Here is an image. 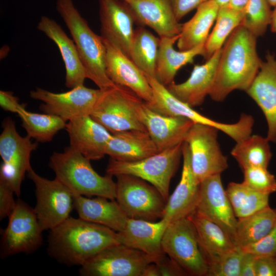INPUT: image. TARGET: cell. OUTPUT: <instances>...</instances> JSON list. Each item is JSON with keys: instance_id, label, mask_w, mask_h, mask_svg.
<instances>
[{"instance_id": "cell-1", "label": "cell", "mask_w": 276, "mask_h": 276, "mask_svg": "<svg viewBox=\"0 0 276 276\" xmlns=\"http://www.w3.org/2000/svg\"><path fill=\"white\" fill-rule=\"evenodd\" d=\"M118 244V232L80 217H70L50 231L47 251L60 263L81 266L105 248Z\"/></svg>"}, {"instance_id": "cell-2", "label": "cell", "mask_w": 276, "mask_h": 276, "mask_svg": "<svg viewBox=\"0 0 276 276\" xmlns=\"http://www.w3.org/2000/svg\"><path fill=\"white\" fill-rule=\"evenodd\" d=\"M257 38L242 25L237 27L221 48L214 84L210 96L223 101L235 90L246 91L260 70Z\"/></svg>"}, {"instance_id": "cell-3", "label": "cell", "mask_w": 276, "mask_h": 276, "mask_svg": "<svg viewBox=\"0 0 276 276\" xmlns=\"http://www.w3.org/2000/svg\"><path fill=\"white\" fill-rule=\"evenodd\" d=\"M56 7L71 34L87 78L100 89L113 85L107 74L106 48L101 35L90 29L73 0H56Z\"/></svg>"}, {"instance_id": "cell-4", "label": "cell", "mask_w": 276, "mask_h": 276, "mask_svg": "<svg viewBox=\"0 0 276 276\" xmlns=\"http://www.w3.org/2000/svg\"><path fill=\"white\" fill-rule=\"evenodd\" d=\"M90 161L69 146L62 152H54L50 158L49 165L55 173V178L73 194L115 199L116 182L112 175H99L93 169Z\"/></svg>"}, {"instance_id": "cell-5", "label": "cell", "mask_w": 276, "mask_h": 276, "mask_svg": "<svg viewBox=\"0 0 276 276\" xmlns=\"http://www.w3.org/2000/svg\"><path fill=\"white\" fill-rule=\"evenodd\" d=\"M102 92L90 114L111 133L129 130H146L137 115L143 100L129 89L117 84Z\"/></svg>"}, {"instance_id": "cell-6", "label": "cell", "mask_w": 276, "mask_h": 276, "mask_svg": "<svg viewBox=\"0 0 276 276\" xmlns=\"http://www.w3.org/2000/svg\"><path fill=\"white\" fill-rule=\"evenodd\" d=\"M162 247L188 275H207L209 264L195 226L189 217L168 224L163 236Z\"/></svg>"}, {"instance_id": "cell-7", "label": "cell", "mask_w": 276, "mask_h": 276, "mask_svg": "<svg viewBox=\"0 0 276 276\" xmlns=\"http://www.w3.org/2000/svg\"><path fill=\"white\" fill-rule=\"evenodd\" d=\"M183 143L134 162H121L110 158L107 174L112 176L127 174L139 177L153 185L167 200L170 181L182 155Z\"/></svg>"}, {"instance_id": "cell-8", "label": "cell", "mask_w": 276, "mask_h": 276, "mask_svg": "<svg viewBox=\"0 0 276 276\" xmlns=\"http://www.w3.org/2000/svg\"><path fill=\"white\" fill-rule=\"evenodd\" d=\"M115 176V199L128 218L150 221L162 218L167 200L156 188L132 175Z\"/></svg>"}, {"instance_id": "cell-9", "label": "cell", "mask_w": 276, "mask_h": 276, "mask_svg": "<svg viewBox=\"0 0 276 276\" xmlns=\"http://www.w3.org/2000/svg\"><path fill=\"white\" fill-rule=\"evenodd\" d=\"M28 177L35 187L34 211L41 229L51 230L68 218L74 207L71 191L57 178L50 180L38 175L31 167Z\"/></svg>"}, {"instance_id": "cell-10", "label": "cell", "mask_w": 276, "mask_h": 276, "mask_svg": "<svg viewBox=\"0 0 276 276\" xmlns=\"http://www.w3.org/2000/svg\"><path fill=\"white\" fill-rule=\"evenodd\" d=\"M37 147L28 135L21 136L17 132L14 122L10 118L3 122L0 135V155L2 163L0 177L11 186L17 196L20 195L21 184L25 174L31 167V155Z\"/></svg>"}, {"instance_id": "cell-11", "label": "cell", "mask_w": 276, "mask_h": 276, "mask_svg": "<svg viewBox=\"0 0 276 276\" xmlns=\"http://www.w3.org/2000/svg\"><path fill=\"white\" fill-rule=\"evenodd\" d=\"M8 218V225L1 236V258L19 253L32 254L41 246L43 231L33 208L18 199Z\"/></svg>"}, {"instance_id": "cell-12", "label": "cell", "mask_w": 276, "mask_h": 276, "mask_svg": "<svg viewBox=\"0 0 276 276\" xmlns=\"http://www.w3.org/2000/svg\"><path fill=\"white\" fill-rule=\"evenodd\" d=\"M154 259L122 244L107 247L80 266L82 276H143Z\"/></svg>"}, {"instance_id": "cell-13", "label": "cell", "mask_w": 276, "mask_h": 276, "mask_svg": "<svg viewBox=\"0 0 276 276\" xmlns=\"http://www.w3.org/2000/svg\"><path fill=\"white\" fill-rule=\"evenodd\" d=\"M218 131L211 126L194 123L186 137L192 169L200 182L209 176L221 174L228 168L227 157L218 143Z\"/></svg>"}, {"instance_id": "cell-14", "label": "cell", "mask_w": 276, "mask_h": 276, "mask_svg": "<svg viewBox=\"0 0 276 276\" xmlns=\"http://www.w3.org/2000/svg\"><path fill=\"white\" fill-rule=\"evenodd\" d=\"M102 92L84 85L61 93H55L41 88L30 91L32 99L43 102L40 109L45 113L57 116L66 122L75 118L90 116Z\"/></svg>"}, {"instance_id": "cell-15", "label": "cell", "mask_w": 276, "mask_h": 276, "mask_svg": "<svg viewBox=\"0 0 276 276\" xmlns=\"http://www.w3.org/2000/svg\"><path fill=\"white\" fill-rule=\"evenodd\" d=\"M196 211L219 225L235 242L238 219L223 188L221 174L200 181Z\"/></svg>"}, {"instance_id": "cell-16", "label": "cell", "mask_w": 276, "mask_h": 276, "mask_svg": "<svg viewBox=\"0 0 276 276\" xmlns=\"http://www.w3.org/2000/svg\"><path fill=\"white\" fill-rule=\"evenodd\" d=\"M98 2L101 36L130 58L136 22L132 12L122 0H98Z\"/></svg>"}, {"instance_id": "cell-17", "label": "cell", "mask_w": 276, "mask_h": 276, "mask_svg": "<svg viewBox=\"0 0 276 276\" xmlns=\"http://www.w3.org/2000/svg\"><path fill=\"white\" fill-rule=\"evenodd\" d=\"M136 112L159 152L185 142L194 124L185 117L158 113L148 107L144 101L139 104Z\"/></svg>"}, {"instance_id": "cell-18", "label": "cell", "mask_w": 276, "mask_h": 276, "mask_svg": "<svg viewBox=\"0 0 276 276\" xmlns=\"http://www.w3.org/2000/svg\"><path fill=\"white\" fill-rule=\"evenodd\" d=\"M102 39L106 48V67L109 79L115 84L129 89L144 102H150L152 90L145 73L116 45Z\"/></svg>"}, {"instance_id": "cell-19", "label": "cell", "mask_w": 276, "mask_h": 276, "mask_svg": "<svg viewBox=\"0 0 276 276\" xmlns=\"http://www.w3.org/2000/svg\"><path fill=\"white\" fill-rule=\"evenodd\" d=\"M183 165L180 180L168 197L162 218L170 223L188 217L196 211L200 182L194 175L191 164L189 147L184 142L182 148Z\"/></svg>"}, {"instance_id": "cell-20", "label": "cell", "mask_w": 276, "mask_h": 276, "mask_svg": "<svg viewBox=\"0 0 276 276\" xmlns=\"http://www.w3.org/2000/svg\"><path fill=\"white\" fill-rule=\"evenodd\" d=\"M145 75L152 90V99L146 104L152 110L165 116L185 117L194 123L216 127L228 136H232L235 133V124L219 122L201 114L176 97L155 77Z\"/></svg>"}, {"instance_id": "cell-21", "label": "cell", "mask_w": 276, "mask_h": 276, "mask_svg": "<svg viewBox=\"0 0 276 276\" xmlns=\"http://www.w3.org/2000/svg\"><path fill=\"white\" fill-rule=\"evenodd\" d=\"M70 146L89 160H99L106 155L112 133L91 117L85 116L67 122Z\"/></svg>"}, {"instance_id": "cell-22", "label": "cell", "mask_w": 276, "mask_h": 276, "mask_svg": "<svg viewBox=\"0 0 276 276\" xmlns=\"http://www.w3.org/2000/svg\"><path fill=\"white\" fill-rule=\"evenodd\" d=\"M262 110L268 131L266 138L276 143V57L268 53L256 78L246 91Z\"/></svg>"}, {"instance_id": "cell-23", "label": "cell", "mask_w": 276, "mask_h": 276, "mask_svg": "<svg viewBox=\"0 0 276 276\" xmlns=\"http://www.w3.org/2000/svg\"><path fill=\"white\" fill-rule=\"evenodd\" d=\"M132 12L136 22L153 29L159 36L179 34L181 24L176 19L171 0H122Z\"/></svg>"}, {"instance_id": "cell-24", "label": "cell", "mask_w": 276, "mask_h": 276, "mask_svg": "<svg viewBox=\"0 0 276 276\" xmlns=\"http://www.w3.org/2000/svg\"><path fill=\"white\" fill-rule=\"evenodd\" d=\"M169 223L165 218L150 221L128 218L124 229L118 232L120 244L141 251L155 261L165 254L162 240Z\"/></svg>"}, {"instance_id": "cell-25", "label": "cell", "mask_w": 276, "mask_h": 276, "mask_svg": "<svg viewBox=\"0 0 276 276\" xmlns=\"http://www.w3.org/2000/svg\"><path fill=\"white\" fill-rule=\"evenodd\" d=\"M221 51H217L204 63L194 65L188 79L169 85V90L192 107L201 105L213 87Z\"/></svg>"}, {"instance_id": "cell-26", "label": "cell", "mask_w": 276, "mask_h": 276, "mask_svg": "<svg viewBox=\"0 0 276 276\" xmlns=\"http://www.w3.org/2000/svg\"><path fill=\"white\" fill-rule=\"evenodd\" d=\"M37 28L59 49L65 68L66 86L72 89L84 85L87 75L73 40L56 21L48 16L41 17Z\"/></svg>"}, {"instance_id": "cell-27", "label": "cell", "mask_w": 276, "mask_h": 276, "mask_svg": "<svg viewBox=\"0 0 276 276\" xmlns=\"http://www.w3.org/2000/svg\"><path fill=\"white\" fill-rule=\"evenodd\" d=\"M73 197L74 207L79 217L117 232L124 229L128 217L115 199L102 197L90 198L75 194Z\"/></svg>"}, {"instance_id": "cell-28", "label": "cell", "mask_w": 276, "mask_h": 276, "mask_svg": "<svg viewBox=\"0 0 276 276\" xmlns=\"http://www.w3.org/2000/svg\"><path fill=\"white\" fill-rule=\"evenodd\" d=\"M146 130H129L112 133L106 155L121 162H134L158 153Z\"/></svg>"}, {"instance_id": "cell-29", "label": "cell", "mask_w": 276, "mask_h": 276, "mask_svg": "<svg viewBox=\"0 0 276 276\" xmlns=\"http://www.w3.org/2000/svg\"><path fill=\"white\" fill-rule=\"evenodd\" d=\"M179 35L159 38L155 78L166 86L174 82L176 74L181 67L193 63L196 56L204 55V44L187 51L175 50L174 44Z\"/></svg>"}, {"instance_id": "cell-30", "label": "cell", "mask_w": 276, "mask_h": 276, "mask_svg": "<svg viewBox=\"0 0 276 276\" xmlns=\"http://www.w3.org/2000/svg\"><path fill=\"white\" fill-rule=\"evenodd\" d=\"M219 8L213 0H209L196 8L193 17L181 24L176 42L179 50H191L205 43L215 21Z\"/></svg>"}, {"instance_id": "cell-31", "label": "cell", "mask_w": 276, "mask_h": 276, "mask_svg": "<svg viewBox=\"0 0 276 276\" xmlns=\"http://www.w3.org/2000/svg\"><path fill=\"white\" fill-rule=\"evenodd\" d=\"M188 217L195 226L208 264L237 246L223 228L196 211Z\"/></svg>"}, {"instance_id": "cell-32", "label": "cell", "mask_w": 276, "mask_h": 276, "mask_svg": "<svg viewBox=\"0 0 276 276\" xmlns=\"http://www.w3.org/2000/svg\"><path fill=\"white\" fill-rule=\"evenodd\" d=\"M276 224V208L268 206L238 219L235 243L241 248L254 244L267 235Z\"/></svg>"}, {"instance_id": "cell-33", "label": "cell", "mask_w": 276, "mask_h": 276, "mask_svg": "<svg viewBox=\"0 0 276 276\" xmlns=\"http://www.w3.org/2000/svg\"><path fill=\"white\" fill-rule=\"evenodd\" d=\"M231 155L242 170L252 167L267 168L272 156L269 141L259 135H250L236 143Z\"/></svg>"}, {"instance_id": "cell-34", "label": "cell", "mask_w": 276, "mask_h": 276, "mask_svg": "<svg viewBox=\"0 0 276 276\" xmlns=\"http://www.w3.org/2000/svg\"><path fill=\"white\" fill-rule=\"evenodd\" d=\"M159 40L143 27L134 30L130 58L145 74L152 77L155 76Z\"/></svg>"}, {"instance_id": "cell-35", "label": "cell", "mask_w": 276, "mask_h": 276, "mask_svg": "<svg viewBox=\"0 0 276 276\" xmlns=\"http://www.w3.org/2000/svg\"><path fill=\"white\" fill-rule=\"evenodd\" d=\"M243 16L244 11L229 6L219 8L214 27L204 43L203 57L205 59L221 49L231 33L241 25Z\"/></svg>"}, {"instance_id": "cell-36", "label": "cell", "mask_w": 276, "mask_h": 276, "mask_svg": "<svg viewBox=\"0 0 276 276\" xmlns=\"http://www.w3.org/2000/svg\"><path fill=\"white\" fill-rule=\"evenodd\" d=\"M225 192L238 219L269 206V195L256 191L243 182H229Z\"/></svg>"}, {"instance_id": "cell-37", "label": "cell", "mask_w": 276, "mask_h": 276, "mask_svg": "<svg viewBox=\"0 0 276 276\" xmlns=\"http://www.w3.org/2000/svg\"><path fill=\"white\" fill-rule=\"evenodd\" d=\"M17 114L27 135L40 143L51 141L59 131L65 128L67 123L57 116L29 112L26 108Z\"/></svg>"}, {"instance_id": "cell-38", "label": "cell", "mask_w": 276, "mask_h": 276, "mask_svg": "<svg viewBox=\"0 0 276 276\" xmlns=\"http://www.w3.org/2000/svg\"><path fill=\"white\" fill-rule=\"evenodd\" d=\"M267 0H248L241 25L257 38L270 26L272 11Z\"/></svg>"}, {"instance_id": "cell-39", "label": "cell", "mask_w": 276, "mask_h": 276, "mask_svg": "<svg viewBox=\"0 0 276 276\" xmlns=\"http://www.w3.org/2000/svg\"><path fill=\"white\" fill-rule=\"evenodd\" d=\"M244 251L241 247L222 254L209 264L207 276H240L241 263Z\"/></svg>"}, {"instance_id": "cell-40", "label": "cell", "mask_w": 276, "mask_h": 276, "mask_svg": "<svg viewBox=\"0 0 276 276\" xmlns=\"http://www.w3.org/2000/svg\"><path fill=\"white\" fill-rule=\"evenodd\" d=\"M243 183L250 189L270 195L276 192V178L267 168L252 167L242 170Z\"/></svg>"}, {"instance_id": "cell-41", "label": "cell", "mask_w": 276, "mask_h": 276, "mask_svg": "<svg viewBox=\"0 0 276 276\" xmlns=\"http://www.w3.org/2000/svg\"><path fill=\"white\" fill-rule=\"evenodd\" d=\"M257 257H276V224L272 230L257 242L242 248Z\"/></svg>"}, {"instance_id": "cell-42", "label": "cell", "mask_w": 276, "mask_h": 276, "mask_svg": "<svg viewBox=\"0 0 276 276\" xmlns=\"http://www.w3.org/2000/svg\"><path fill=\"white\" fill-rule=\"evenodd\" d=\"M13 190L9 183L0 177V219L8 218L14 210L16 201L14 200Z\"/></svg>"}, {"instance_id": "cell-43", "label": "cell", "mask_w": 276, "mask_h": 276, "mask_svg": "<svg viewBox=\"0 0 276 276\" xmlns=\"http://www.w3.org/2000/svg\"><path fill=\"white\" fill-rule=\"evenodd\" d=\"M159 276H185L186 272L168 255L164 254L155 259Z\"/></svg>"}, {"instance_id": "cell-44", "label": "cell", "mask_w": 276, "mask_h": 276, "mask_svg": "<svg viewBox=\"0 0 276 276\" xmlns=\"http://www.w3.org/2000/svg\"><path fill=\"white\" fill-rule=\"evenodd\" d=\"M209 0H171L176 17L179 21L190 12Z\"/></svg>"}, {"instance_id": "cell-45", "label": "cell", "mask_w": 276, "mask_h": 276, "mask_svg": "<svg viewBox=\"0 0 276 276\" xmlns=\"http://www.w3.org/2000/svg\"><path fill=\"white\" fill-rule=\"evenodd\" d=\"M256 276H276V257H257Z\"/></svg>"}, {"instance_id": "cell-46", "label": "cell", "mask_w": 276, "mask_h": 276, "mask_svg": "<svg viewBox=\"0 0 276 276\" xmlns=\"http://www.w3.org/2000/svg\"><path fill=\"white\" fill-rule=\"evenodd\" d=\"M0 106L4 110L18 113L26 108V105L20 104L19 99L11 91H0Z\"/></svg>"}, {"instance_id": "cell-47", "label": "cell", "mask_w": 276, "mask_h": 276, "mask_svg": "<svg viewBox=\"0 0 276 276\" xmlns=\"http://www.w3.org/2000/svg\"><path fill=\"white\" fill-rule=\"evenodd\" d=\"M256 259L257 256L253 254L244 251L241 263L240 276H256Z\"/></svg>"}, {"instance_id": "cell-48", "label": "cell", "mask_w": 276, "mask_h": 276, "mask_svg": "<svg viewBox=\"0 0 276 276\" xmlns=\"http://www.w3.org/2000/svg\"><path fill=\"white\" fill-rule=\"evenodd\" d=\"M248 0H231L229 7L240 11H244Z\"/></svg>"}, {"instance_id": "cell-49", "label": "cell", "mask_w": 276, "mask_h": 276, "mask_svg": "<svg viewBox=\"0 0 276 276\" xmlns=\"http://www.w3.org/2000/svg\"><path fill=\"white\" fill-rule=\"evenodd\" d=\"M143 276H159L158 269L154 262L147 266Z\"/></svg>"}, {"instance_id": "cell-50", "label": "cell", "mask_w": 276, "mask_h": 276, "mask_svg": "<svg viewBox=\"0 0 276 276\" xmlns=\"http://www.w3.org/2000/svg\"><path fill=\"white\" fill-rule=\"evenodd\" d=\"M270 26L271 31L276 33V7H274V9L272 11Z\"/></svg>"}, {"instance_id": "cell-51", "label": "cell", "mask_w": 276, "mask_h": 276, "mask_svg": "<svg viewBox=\"0 0 276 276\" xmlns=\"http://www.w3.org/2000/svg\"><path fill=\"white\" fill-rule=\"evenodd\" d=\"M219 8L229 6L231 0H213Z\"/></svg>"}, {"instance_id": "cell-52", "label": "cell", "mask_w": 276, "mask_h": 276, "mask_svg": "<svg viewBox=\"0 0 276 276\" xmlns=\"http://www.w3.org/2000/svg\"><path fill=\"white\" fill-rule=\"evenodd\" d=\"M267 1L271 7H276V0H267Z\"/></svg>"}]
</instances>
